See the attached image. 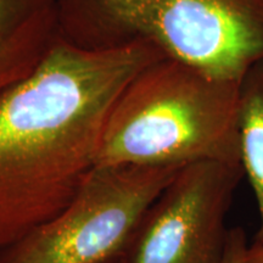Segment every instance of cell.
I'll return each instance as SVG.
<instances>
[{
  "instance_id": "1",
  "label": "cell",
  "mask_w": 263,
  "mask_h": 263,
  "mask_svg": "<svg viewBox=\"0 0 263 263\" xmlns=\"http://www.w3.org/2000/svg\"><path fill=\"white\" fill-rule=\"evenodd\" d=\"M163 58L145 42L88 50L60 38L37 70L0 94V251L71 202L97 164L117 97Z\"/></svg>"
},
{
  "instance_id": "2",
  "label": "cell",
  "mask_w": 263,
  "mask_h": 263,
  "mask_svg": "<svg viewBox=\"0 0 263 263\" xmlns=\"http://www.w3.org/2000/svg\"><path fill=\"white\" fill-rule=\"evenodd\" d=\"M240 163L239 83L178 60L144 67L105 121L97 164Z\"/></svg>"
},
{
  "instance_id": "3",
  "label": "cell",
  "mask_w": 263,
  "mask_h": 263,
  "mask_svg": "<svg viewBox=\"0 0 263 263\" xmlns=\"http://www.w3.org/2000/svg\"><path fill=\"white\" fill-rule=\"evenodd\" d=\"M61 39L88 50L145 42L240 83L263 60V0H60Z\"/></svg>"
},
{
  "instance_id": "4",
  "label": "cell",
  "mask_w": 263,
  "mask_h": 263,
  "mask_svg": "<svg viewBox=\"0 0 263 263\" xmlns=\"http://www.w3.org/2000/svg\"><path fill=\"white\" fill-rule=\"evenodd\" d=\"M183 166L95 164L54 218L0 251V263L123 261L154 201Z\"/></svg>"
},
{
  "instance_id": "5",
  "label": "cell",
  "mask_w": 263,
  "mask_h": 263,
  "mask_svg": "<svg viewBox=\"0 0 263 263\" xmlns=\"http://www.w3.org/2000/svg\"><path fill=\"white\" fill-rule=\"evenodd\" d=\"M241 163L183 166L147 210L124 263H222Z\"/></svg>"
},
{
  "instance_id": "6",
  "label": "cell",
  "mask_w": 263,
  "mask_h": 263,
  "mask_svg": "<svg viewBox=\"0 0 263 263\" xmlns=\"http://www.w3.org/2000/svg\"><path fill=\"white\" fill-rule=\"evenodd\" d=\"M60 38V0H0V94L37 70Z\"/></svg>"
},
{
  "instance_id": "7",
  "label": "cell",
  "mask_w": 263,
  "mask_h": 263,
  "mask_svg": "<svg viewBox=\"0 0 263 263\" xmlns=\"http://www.w3.org/2000/svg\"><path fill=\"white\" fill-rule=\"evenodd\" d=\"M240 163L254 190L259 213L255 242H263V60L239 83Z\"/></svg>"
},
{
  "instance_id": "8",
  "label": "cell",
  "mask_w": 263,
  "mask_h": 263,
  "mask_svg": "<svg viewBox=\"0 0 263 263\" xmlns=\"http://www.w3.org/2000/svg\"><path fill=\"white\" fill-rule=\"evenodd\" d=\"M248 249L249 244L245 230L241 227L230 228L228 244L222 263H246Z\"/></svg>"
},
{
  "instance_id": "9",
  "label": "cell",
  "mask_w": 263,
  "mask_h": 263,
  "mask_svg": "<svg viewBox=\"0 0 263 263\" xmlns=\"http://www.w3.org/2000/svg\"><path fill=\"white\" fill-rule=\"evenodd\" d=\"M246 263H263V242H254L252 245H249Z\"/></svg>"
},
{
  "instance_id": "10",
  "label": "cell",
  "mask_w": 263,
  "mask_h": 263,
  "mask_svg": "<svg viewBox=\"0 0 263 263\" xmlns=\"http://www.w3.org/2000/svg\"><path fill=\"white\" fill-rule=\"evenodd\" d=\"M116 263H124V259H123V261H120V262H116Z\"/></svg>"
}]
</instances>
